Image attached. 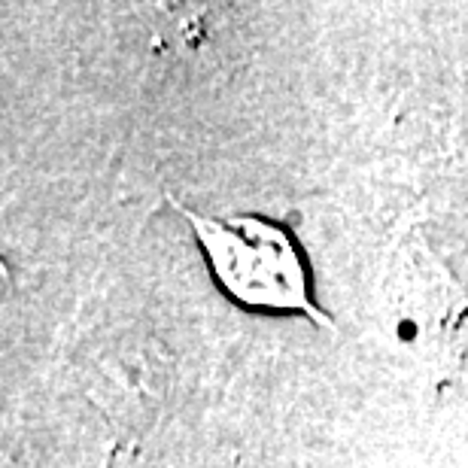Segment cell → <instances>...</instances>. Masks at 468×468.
<instances>
[{
  "instance_id": "cell-1",
  "label": "cell",
  "mask_w": 468,
  "mask_h": 468,
  "mask_svg": "<svg viewBox=\"0 0 468 468\" xmlns=\"http://www.w3.org/2000/svg\"><path fill=\"white\" fill-rule=\"evenodd\" d=\"M198 238L219 286L234 302L271 314H304L316 325L335 332L329 314L314 302L304 256L286 229L261 217L217 219L174 201Z\"/></svg>"
}]
</instances>
